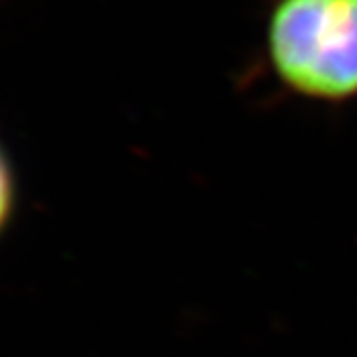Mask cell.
Instances as JSON below:
<instances>
[{
    "instance_id": "6da1fadb",
    "label": "cell",
    "mask_w": 357,
    "mask_h": 357,
    "mask_svg": "<svg viewBox=\"0 0 357 357\" xmlns=\"http://www.w3.org/2000/svg\"><path fill=\"white\" fill-rule=\"evenodd\" d=\"M265 47L295 95L327 104L357 97V0H275Z\"/></svg>"
},
{
    "instance_id": "7a4b0ae2",
    "label": "cell",
    "mask_w": 357,
    "mask_h": 357,
    "mask_svg": "<svg viewBox=\"0 0 357 357\" xmlns=\"http://www.w3.org/2000/svg\"><path fill=\"white\" fill-rule=\"evenodd\" d=\"M17 207V181L11 158L5 149V144L0 142V235L7 231V226L13 220Z\"/></svg>"
}]
</instances>
